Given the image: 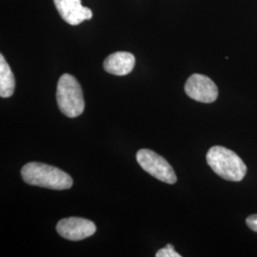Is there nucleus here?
<instances>
[{
  "label": "nucleus",
  "mask_w": 257,
  "mask_h": 257,
  "mask_svg": "<svg viewBox=\"0 0 257 257\" xmlns=\"http://www.w3.org/2000/svg\"><path fill=\"white\" fill-rule=\"evenodd\" d=\"M23 180L32 186L51 190H68L73 186V178L62 170L39 162H30L21 170Z\"/></svg>",
  "instance_id": "1"
},
{
  "label": "nucleus",
  "mask_w": 257,
  "mask_h": 257,
  "mask_svg": "<svg viewBox=\"0 0 257 257\" xmlns=\"http://www.w3.org/2000/svg\"><path fill=\"white\" fill-rule=\"evenodd\" d=\"M206 158L211 170L223 179L238 182L247 174V166L234 152L227 148L213 146Z\"/></svg>",
  "instance_id": "2"
},
{
  "label": "nucleus",
  "mask_w": 257,
  "mask_h": 257,
  "mask_svg": "<svg viewBox=\"0 0 257 257\" xmlns=\"http://www.w3.org/2000/svg\"><path fill=\"white\" fill-rule=\"evenodd\" d=\"M56 101L59 110L66 116L74 118L82 114L85 109L82 89L74 76L65 74L59 78Z\"/></svg>",
  "instance_id": "3"
},
{
  "label": "nucleus",
  "mask_w": 257,
  "mask_h": 257,
  "mask_svg": "<svg viewBox=\"0 0 257 257\" xmlns=\"http://www.w3.org/2000/svg\"><path fill=\"white\" fill-rule=\"evenodd\" d=\"M137 161L148 174L167 184H175L177 180L173 167L164 157L149 149H141L137 154Z\"/></svg>",
  "instance_id": "4"
},
{
  "label": "nucleus",
  "mask_w": 257,
  "mask_h": 257,
  "mask_svg": "<svg viewBox=\"0 0 257 257\" xmlns=\"http://www.w3.org/2000/svg\"><path fill=\"white\" fill-rule=\"evenodd\" d=\"M185 92L193 100L202 103H212L218 97V89L215 83L203 74L191 75L185 84Z\"/></svg>",
  "instance_id": "5"
},
{
  "label": "nucleus",
  "mask_w": 257,
  "mask_h": 257,
  "mask_svg": "<svg viewBox=\"0 0 257 257\" xmlns=\"http://www.w3.org/2000/svg\"><path fill=\"white\" fill-rule=\"evenodd\" d=\"M56 230L63 238L79 241L93 235L96 226L92 221L81 217H69L59 221Z\"/></svg>",
  "instance_id": "6"
},
{
  "label": "nucleus",
  "mask_w": 257,
  "mask_h": 257,
  "mask_svg": "<svg viewBox=\"0 0 257 257\" xmlns=\"http://www.w3.org/2000/svg\"><path fill=\"white\" fill-rule=\"evenodd\" d=\"M56 10L65 22L70 25H78L92 18V12L81 5V0H54Z\"/></svg>",
  "instance_id": "7"
},
{
  "label": "nucleus",
  "mask_w": 257,
  "mask_h": 257,
  "mask_svg": "<svg viewBox=\"0 0 257 257\" xmlns=\"http://www.w3.org/2000/svg\"><path fill=\"white\" fill-rule=\"evenodd\" d=\"M136 65L135 55L127 52H117L109 55L104 61V69L107 73L123 76L130 74Z\"/></svg>",
  "instance_id": "8"
},
{
  "label": "nucleus",
  "mask_w": 257,
  "mask_h": 257,
  "mask_svg": "<svg viewBox=\"0 0 257 257\" xmlns=\"http://www.w3.org/2000/svg\"><path fill=\"white\" fill-rule=\"evenodd\" d=\"M15 88L16 79L14 74L4 55H0V96L2 98L11 97L14 94Z\"/></svg>",
  "instance_id": "9"
},
{
  "label": "nucleus",
  "mask_w": 257,
  "mask_h": 257,
  "mask_svg": "<svg viewBox=\"0 0 257 257\" xmlns=\"http://www.w3.org/2000/svg\"><path fill=\"white\" fill-rule=\"evenodd\" d=\"M156 257H181V255L176 252L173 245L168 244L165 248H160L156 253Z\"/></svg>",
  "instance_id": "10"
},
{
  "label": "nucleus",
  "mask_w": 257,
  "mask_h": 257,
  "mask_svg": "<svg viewBox=\"0 0 257 257\" xmlns=\"http://www.w3.org/2000/svg\"><path fill=\"white\" fill-rule=\"evenodd\" d=\"M246 223H247L249 229H251L253 231H256L257 232V214L249 215L248 218L246 219Z\"/></svg>",
  "instance_id": "11"
}]
</instances>
